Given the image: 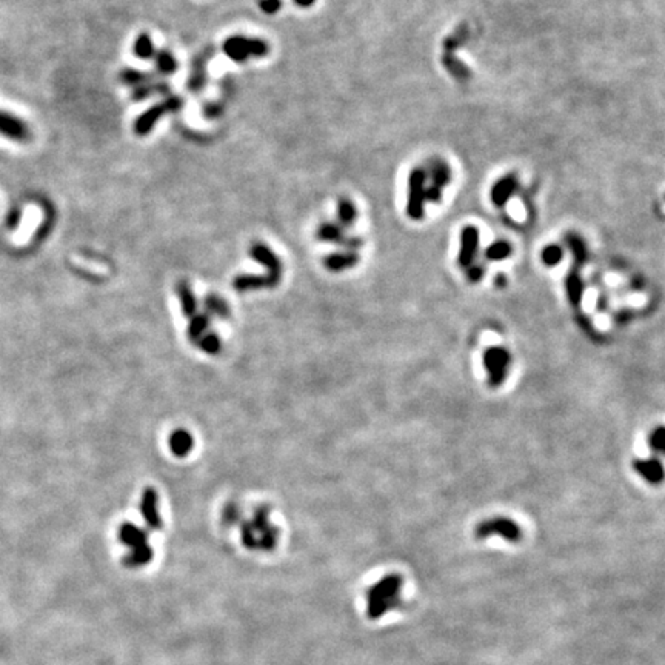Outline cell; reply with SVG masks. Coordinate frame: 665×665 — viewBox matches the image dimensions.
Listing matches in <instances>:
<instances>
[{
	"label": "cell",
	"mask_w": 665,
	"mask_h": 665,
	"mask_svg": "<svg viewBox=\"0 0 665 665\" xmlns=\"http://www.w3.org/2000/svg\"><path fill=\"white\" fill-rule=\"evenodd\" d=\"M140 513L149 528H153V530L162 528V519L159 516V510H157V493L154 489L144 490L140 499Z\"/></svg>",
	"instance_id": "10"
},
{
	"label": "cell",
	"mask_w": 665,
	"mask_h": 665,
	"mask_svg": "<svg viewBox=\"0 0 665 665\" xmlns=\"http://www.w3.org/2000/svg\"><path fill=\"white\" fill-rule=\"evenodd\" d=\"M156 69L159 74L170 76L176 73L177 60L170 51H159L156 54Z\"/></svg>",
	"instance_id": "20"
},
{
	"label": "cell",
	"mask_w": 665,
	"mask_h": 665,
	"mask_svg": "<svg viewBox=\"0 0 665 665\" xmlns=\"http://www.w3.org/2000/svg\"><path fill=\"white\" fill-rule=\"evenodd\" d=\"M153 79H154V74L142 73V71L126 69L125 73H122V81L128 85H133V87H140V85L153 82Z\"/></svg>",
	"instance_id": "24"
},
{
	"label": "cell",
	"mask_w": 665,
	"mask_h": 665,
	"mask_svg": "<svg viewBox=\"0 0 665 665\" xmlns=\"http://www.w3.org/2000/svg\"><path fill=\"white\" fill-rule=\"evenodd\" d=\"M582 291H584V285H582V281H581V277H579V274L576 273H571L568 277H567V295H568V300L573 305H579L581 304V300H582Z\"/></svg>",
	"instance_id": "21"
},
{
	"label": "cell",
	"mask_w": 665,
	"mask_h": 665,
	"mask_svg": "<svg viewBox=\"0 0 665 665\" xmlns=\"http://www.w3.org/2000/svg\"><path fill=\"white\" fill-rule=\"evenodd\" d=\"M205 313L210 318H228L230 316V306L224 299L217 295H208L204 299Z\"/></svg>",
	"instance_id": "18"
},
{
	"label": "cell",
	"mask_w": 665,
	"mask_h": 665,
	"mask_svg": "<svg viewBox=\"0 0 665 665\" xmlns=\"http://www.w3.org/2000/svg\"><path fill=\"white\" fill-rule=\"evenodd\" d=\"M196 347H199L206 354H217L220 352L222 344H220L219 336L213 333H206L202 336V339L197 342Z\"/></svg>",
	"instance_id": "25"
},
{
	"label": "cell",
	"mask_w": 665,
	"mask_h": 665,
	"mask_svg": "<svg viewBox=\"0 0 665 665\" xmlns=\"http://www.w3.org/2000/svg\"><path fill=\"white\" fill-rule=\"evenodd\" d=\"M119 539L130 548V553L124 559L126 567H142L153 559V548L148 543V532L133 524H124L119 530Z\"/></svg>",
	"instance_id": "2"
},
{
	"label": "cell",
	"mask_w": 665,
	"mask_h": 665,
	"mask_svg": "<svg viewBox=\"0 0 665 665\" xmlns=\"http://www.w3.org/2000/svg\"><path fill=\"white\" fill-rule=\"evenodd\" d=\"M210 322L211 318L206 313H196L195 316L191 318L190 325H188V339L192 342V344L197 345V342L202 339V336L206 334L210 328Z\"/></svg>",
	"instance_id": "17"
},
{
	"label": "cell",
	"mask_w": 665,
	"mask_h": 665,
	"mask_svg": "<svg viewBox=\"0 0 665 665\" xmlns=\"http://www.w3.org/2000/svg\"><path fill=\"white\" fill-rule=\"evenodd\" d=\"M259 6L265 14H274L282 8V0H261Z\"/></svg>",
	"instance_id": "32"
},
{
	"label": "cell",
	"mask_w": 665,
	"mask_h": 665,
	"mask_svg": "<svg viewBox=\"0 0 665 665\" xmlns=\"http://www.w3.org/2000/svg\"><path fill=\"white\" fill-rule=\"evenodd\" d=\"M484 276V268L482 267H471L468 268V279L473 282L481 281Z\"/></svg>",
	"instance_id": "33"
},
{
	"label": "cell",
	"mask_w": 665,
	"mask_h": 665,
	"mask_svg": "<svg viewBox=\"0 0 665 665\" xmlns=\"http://www.w3.org/2000/svg\"><path fill=\"white\" fill-rule=\"evenodd\" d=\"M511 362V356L509 350L502 347H491L484 353V366L489 375L490 387L498 388L504 384L509 367Z\"/></svg>",
	"instance_id": "4"
},
{
	"label": "cell",
	"mask_w": 665,
	"mask_h": 665,
	"mask_svg": "<svg viewBox=\"0 0 665 665\" xmlns=\"http://www.w3.org/2000/svg\"><path fill=\"white\" fill-rule=\"evenodd\" d=\"M168 91H170L168 83H145V85H140V87H136L134 100H144L148 96L156 95V92H159V95H167Z\"/></svg>",
	"instance_id": "22"
},
{
	"label": "cell",
	"mask_w": 665,
	"mask_h": 665,
	"mask_svg": "<svg viewBox=\"0 0 665 665\" xmlns=\"http://www.w3.org/2000/svg\"><path fill=\"white\" fill-rule=\"evenodd\" d=\"M134 54L140 57V59H149L156 54L153 40L148 34H140L138 40L134 42Z\"/></svg>",
	"instance_id": "23"
},
{
	"label": "cell",
	"mask_w": 665,
	"mask_h": 665,
	"mask_svg": "<svg viewBox=\"0 0 665 665\" xmlns=\"http://www.w3.org/2000/svg\"><path fill=\"white\" fill-rule=\"evenodd\" d=\"M562 259V249L557 245H548L542 252V262L545 265H556Z\"/></svg>",
	"instance_id": "29"
},
{
	"label": "cell",
	"mask_w": 665,
	"mask_h": 665,
	"mask_svg": "<svg viewBox=\"0 0 665 665\" xmlns=\"http://www.w3.org/2000/svg\"><path fill=\"white\" fill-rule=\"evenodd\" d=\"M0 131H3L6 134H13V138H19V136L24 134V128L20 126L16 120L0 114Z\"/></svg>",
	"instance_id": "27"
},
{
	"label": "cell",
	"mask_w": 665,
	"mask_h": 665,
	"mask_svg": "<svg viewBox=\"0 0 665 665\" xmlns=\"http://www.w3.org/2000/svg\"><path fill=\"white\" fill-rule=\"evenodd\" d=\"M402 584L404 581L399 575H388L368 590L367 607L371 619H379L400 604Z\"/></svg>",
	"instance_id": "1"
},
{
	"label": "cell",
	"mask_w": 665,
	"mask_h": 665,
	"mask_svg": "<svg viewBox=\"0 0 665 665\" xmlns=\"http://www.w3.org/2000/svg\"><path fill=\"white\" fill-rule=\"evenodd\" d=\"M510 253H511L510 245L505 244V242H499V244L491 245L487 249V257L490 261H502L505 259V257H509Z\"/></svg>",
	"instance_id": "28"
},
{
	"label": "cell",
	"mask_w": 665,
	"mask_h": 665,
	"mask_svg": "<svg viewBox=\"0 0 665 665\" xmlns=\"http://www.w3.org/2000/svg\"><path fill=\"white\" fill-rule=\"evenodd\" d=\"M357 219V208L352 200L342 197L338 202V220L342 228L353 227Z\"/></svg>",
	"instance_id": "19"
},
{
	"label": "cell",
	"mask_w": 665,
	"mask_h": 665,
	"mask_svg": "<svg viewBox=\"0 0 665 665\" xmlns=\"http://www.w3.org/2000/svg\"><path fill=\"white\" fill-rule=\"evenodd\" d=\"M182 105H183V100L181 97L171 96V97L163 100V102L151 106V108L145 111L144 114H142V116L138 117V120H136L134 131L138 133L139 136H144V134L149 133L154 128L157 120L165 116V114H168V113L179 111L182 108Z\"/></svg>",
	"instance_id": "6"
},
{
	"label": "cell",
	"mask_w": 665,
	"mask_h": 665,
	"mask_svg": "<svg viewBox=\"0 0 665 665\" xmlns=\"http://www.w3.org/2000/svg\"><path fill=\"white\" fill-rule=\"evenodd\" d=\"M650 447L656 450L657 453L665 454V427H657L652 432L648 438Z\"/></svg>",
	"instance_id": "26"
},
{
	"label": "cell",
	"mask_w": 665,
	"mask_h": 665,
	"mask_svg": "<svg viewBox=\"0 0 665 665\" xmlns=\"http://www.w3.org/2000/svg\"><path fill=\"white\" fill-rule=\"evenodd\" d=\"M427 171L414 168L409 181V205L407 213L411 219H420L424 216V202L427 200Z\"/></svg>",
	"instance_id": "8"
},
{
	"label": "cell",
	"mask_w": 665,
	"mask_h": 665,
	"mask_svg": "<svg viewBox=\"0 0 665 665\" xmlns=\"http://www.w3.org/2000/svg\"><path fill=\"white\" fill-rule=\"evenodd\" d=\"M176 291H177L179 300H181L182 311H183L185 316H188V318L195 316V314L197 313V299L195 296V293H192L191 287L188 285V282H183V281L179 282L177 287H176Z\"/></svg>",
	"instance_id": "16"
},
{
	"label": "cell",
	"mask_w": 665,
	"mask_h": 665,
	"mask_svg": "<svg viewBox=\"0 0 665 665\" xmlns=\"http://www.w3.org/2000/svg\"><path fill=\"white\" fill-rule=\"evenodd\" d=\"M314 2H316V0H295V3L300 6V8H309Z\"/></svg>",
	"instance_id": "34"
},
{
	"label": "cell",
	"mask_w": 665,
	"mask_h": 665,
	"mask_svg": "<svg viewBox=\"0 0 665 665\" xmlns=\"http://www.w3.org/2000/svg\"><path fill=\"white\" fill-rule=\"evenodd\" d=\"M224 53L233 62L244 63L252 57H265L270 53V47L265 40L244 38V35H231L224 42Z\"/></svg>",
	"instance_id": "3"
},
{
	"label": "cell",
	"mask_w": 665,
	"mask_h": 665,
	"mask_svg": "<svg viewBox=\"0 0 665 665\" xmlns=\"http://www.w3.org/2000/svg\"><path fill=\"white\" fill-rule=\"evenodd\" d=\"M240 519V510L236 504H230L225 507L224 513H222V520H224L225 525H234L238 524Z\"/></svg>",
	"instance_id": "30"
},
{
	"label": "cell",
	"mask_w": 665,
	"mask_h": 665,
	"mask_svg": "<svg viewBox=\"0 0 665 665\" xmlns=\"http://www.w3.org/2000/svg\"><path fill=\"white\" fill-rule=\"evenodd\" d=\"M357 263H359V256L356 254V252L331 253L325 256L324 259L325 268L330 270L331 273H340V271L353 268Z\"/></svg>",
	"instance_id": "12"
},
{
	"label": "cell",
	"mask_w": 665,
	"mask_h": 665,
	"mask_svg": "<svg viewBox=\"0 0 665 665\" xmlns=\"http://www.w3.org/2000/svg\"><path fill=\"white\" fill-rule=\"evenodd\" d=\"M634 470L638 471V473L646 479V481L648 484H653V485H657V484H661L664 479H665V470H664V466L661 463V461H657L655 459V457H652V459H642V461H636L634 462Z\"/></svg>",
	"instance_id": "11"
},
{
	"label": "cell",
	"mask_w": 665,
	"mask_h": 665,
	"mask_svg": "<svg viewBox=\"0 0 665 665\" xmlns=\"http://www.w3.org/2000/svg\"><path fill=\"white\" fill-rule=\"evenodd\" d=\"M513 190V182L511 181H502L500 183H498L495 190H493V197H495L496 202H502V200L507 199V196L510 195Z\"/></svg>",
	"instance_id": "31"
},
{
	"label": "cell",
	"mask_w": 665,
	"mask_h": 665,
	"mask_svg": "<svg viewBox=\"0 0 665 665\" xmlns=\"http://www.w3.org/2000/svg\"><path fill=\"white\" fill-rule=\"evenodd\" d=\"M475 536L477 539H485V538H490V536H499V538H504L510 542H518L522 538V532H520V527L511 519L491 518L487 520H482L481 524H477Z\"/></svg>",
	"instance_id": "5"
},
{
	"label": "cell",
	"mask_w": 665,
	"mask_h": 665,
	"mask_svg": "<svg viewBox=\"0 0 665 665\" xmlns=\"http://www.w3.org/2000/svg\"><path fill=\"white\" fill-rule=\"evenodd\" d=\"M316 239L320 242H331V244L344 245L347 239V234L344 233V228L334 222H324L320 224L316 231Z\"/></svg>",
	"instance_id": "14"
},
{
	"label": "cell",
	"mask_w": 665,
	"mask_h": 665,
	"mask_svg": "<svg viewBox=\"0 0 665 665\" xmlns=\"http://www.w3.org/2000/svg\"><path fill=\"white\" fill-rule=\"evenodd\" d=\"M249 256L267 268V279L270 282V287H276L282 279V262L274 254L273 249H270L265 244H262V242H254V244L249 247Z\"/></svg>",
	"instance_id": "9"
},
{
	"label": "cell",
	"mask_w": 665,
	"mask_h": 665,
	"mask_svg": "<svg viewBox=\"0 0 665 665\" xmlns=\"http://www.w3.org/2000/svg\"><path fill=\"white\" fill-rule=\"evenodd\" d=\"M477 249V231L475 228H467L462 233V248L459 254L461 265L468 267L473 262V257Z\"/></svg>",
	"instance_id": "15"
},
{
	"label": "cell",
	"mask_w": 665,
	"mask_h": 665,
	"mask_svg": "<svg viewBox=\"0 0 665 665\" xmlns=\"http://www.w3.org/2000/svg\"><path fill=\"white\" fill-rule=\"evenodd\" d=\"M168 443H170V450L177 457L188 456L192 447H195L192 436L187 430H183V428H179V430H174L173 433H171Z\"/></svg>",
	"instance_id": "13"
},
{
	"label": "cell",
	"mask_w": 665,
	"mask_h": 665,
	"mask_svg": "<svg viewBox=\"0 0 665 665\" xmlns=\"http://www.w3.org/2000/svg\"><path fill=\"white\" fill-rule=\"evenodd\" d=\"M252 530L254 533V538L257 542V550H263V552H270L276 547L279 532L277 528L270 524L268 520V507L262 505L254 511L253 520H249Z\"/></svg>",
	"instance_id": "7"
}]
</instances>
